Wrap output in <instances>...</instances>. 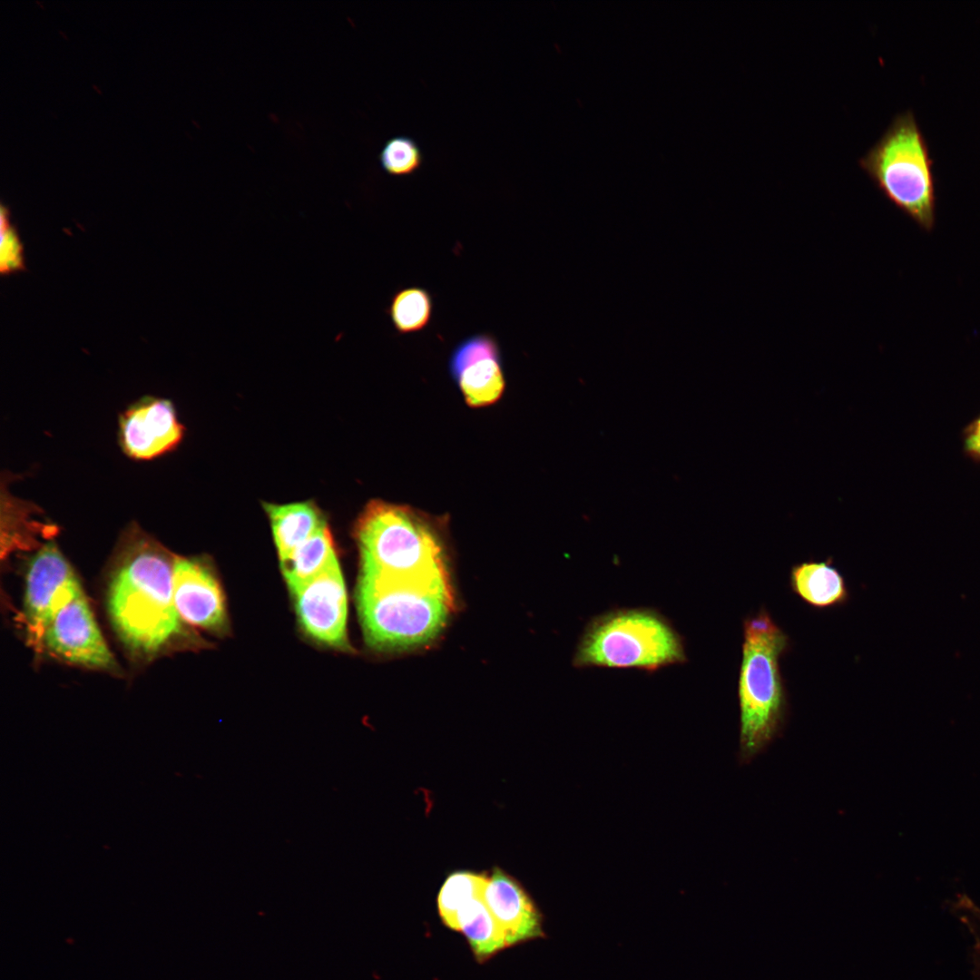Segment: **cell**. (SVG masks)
Segmentation results:
<instances>
[{
  "label": "cell",
  "mask_w": 980,
  "mask_h": 980,
  "mask_svg": "<svg viewBox=\"0 0 980 980\" xmlns=\"http://www.w3.org/2000/svg\"><path fill=\"white\" fill-rule=\"evenodd\" d=\"M1 250L0 270L8 275L24 270L23 245L18 233L10 221L9 211L1 206Z\"/></svg>",
  "instance_id": "cell-21"
},
{
  "label": "cell",
  "mask_w": 980,
  "mask_h": 980,
  "mask_svg": "<svg viewBox=\"0 0 980 980\" xmlns=\"http://www.w3.org/2000/svg\"><path fill=\"white\" fill-rule=\"evenodd\" d=\"M788 646L787 634L765 610L745 619L738 682L743 762L760 753L782 723L786 694L779 660Z\"/></svg>",
  "instance_id": "cell-4"
},
{
  "label": "cell",
  "mask_w": 980,
  "mask_h": 980,
  "mask_svg": "<svg viewBox=\"0 0 980 980\" xmlns=\"http://www.w3.org/2000/svg\"><path fill=\"white\" fill-rule=\"evenodd\" d=\"M483 898L505 935L507 947L544 936L543 916L522 885L495 867Z\"/></svg>",
  "instance_id": "cell-13"
},
{
  "label": "cell",
  "mask_w": 980,
  "mask_h": 980,
  "mask_svg": "<svg viewBox=\"0 0 980 980\" xmlns=\"http://www.w3.org/2000/svg\"><path fill=\"white\" fill-rule=\"evenodd\" d=\"M357 601L367 642L382 650L407 649L434 639L454 603L447 574L397 580L361 573Z\"/></svg>",
  "instance_id": "cell-2"
},
{
  "label": "cell",
  "mask_w": 980,
  "mask_h": 980,
  "mask_svg": "<svg viewBox=\"0 0 980 980\" xmlns=\"http://www.w3.org/2000/svg\"><path fill=\"white\" fill-rule=\"evenodd\" d=\"M790 586L804 602L816 608L838 605L848 597L844 578L831 560L794 565L790 572Z\"/></svg>",
  "instance_id": "cell-15"
},
{
  "label": "cell",
  "mask_w": 980,
  "mask_h": 980,
  "mask_svg": "<svg viewBox=\"0 0 980 980\" xmlns=\"http://www.w3.org/2000/svg\"><path fill=\"white\" fill-rule=\"evenodd\" d=\"M966 447L968 450L980 455V419L975 424L966 439Z\"/></svg>",
  "instance_id": "cell-22"
},
{
  "label": "cell",
  "mask_w": 980,
  "mask_h": 980,
  "mask_svg": "<svg viewBox=\"0 0 980 980\" xmlns=\"http://www.w3.org/2000/svg\"><path fill=\"white\" fill-rule=\"evenodd\" d=\"M456 931L466 937L479 964L507 948L505 935L483 897L465 904L456 914Z\"/></svg>",
  "instance_id": "cell-16"
},
{
  "label": "cell",
  "mask_w": 980,
  "mask_h": 980,
  "mask_svg": "<svg viewBox=\"0 0 980 980\" xmlns=\"http://www.w3.org/2000/svg\"><path fill=\"white\" fill-rule=\"evenodd\" d=\"M42 642L64 661L93 669H110L114 659L83 591L60 609L45 627Z\"/></svg>",
  "instance_id": "cell-8"
},
{
  "label": "cell",
  "mask_w": 980,
  "mask_h": 980,
  "mask_svg": "<svg viewBox=\"0 0 980 980\" xmlns=\"http://www.w3.org/2000/svg\"><path fill=\"white\" fill-rule=\"evenodd\" d=\"M338 561L331 532L326 524L281 562L290 589L313 579Z\"/></svg>",
  "instance_id": "cell-17"
},
{
  "label": "cell",
  "mask_w": 980,
  "mask_h": 980,
  "mask_svg": "<svg viewBox=\"0 0 980 980\" xmlns=\"http://www.w3.org/2000/svg\"><path fill=\"white\" fill-rule=\"evenodd\" d=\"M382 169L393 176H407L422 165L423 153L411 137L397 135L388 139L379 153Z\"/></svg>",
  "instance_id": "cell-20"
},
{
  "label": "cell",
  "mask_w": 980,
  "mask_h": 980,
  "mask_svg": "<svg viewBox=\"0 0 980 980\" xmlns=\"http://www.w3.org/2000/svg\"><path fill=\"white\" fill-rule=\"evenodd\" d=\"M172 588L181 620L207 630H218L224 625L226 610L221 587L202 564L174 557Z\"/></svg>",
  "instance_id": "cell-12"
},
{
  "label": "cell",
  "mask_w": 980,
  "mask_h": 980,
  "mask_svg": "<svg viewBox=\"0 0 980 980\" xmlns=\"http://www.w3.org/2000/svg\"><path fill=\"white\" fill-rule=\"evenodd\" d=\"M488 876L472 871H456L442 885L437 908L442 923L456 931L457 911L468 901L483 897Z\"/></svg>",
  "instance_id": "cell-19"
},
{
  "label": "cell",
  "mask_w": 980,
  "mask_h": 980,
  "mask_svg": "<svg viewBox=\"0 0 980 980\" xmlns=\"http://www.w3.org/2000/svg\"><path fill=\"white\" fill-rule=\"evenodd\" d=\"M108 589V612L132 650L153 653L181 630L172 588L174 557L135 524L127 530Z\"/></svg>",
  "instance_id": "cell-1"
},
{
  "label": "cell",
  "mask_w": 980,
  "mask_h": 980,
  "mask_svg": "<svg viewBox=\"0 0 980 980\" xmlns=\"http://www.w3.org/2000/svg\"><path fill=\"white\" fill-rule=\"evenodd\" d=\"M183 434L172 403L165 398H141L119 418L121 447L135 460H152L173 450Z\"/></svg>",
  "instance_id": "cell-10"
},
{
  "label": "cell",
  "mask_w": 980,
  "mask_h": 980,
  "mask_svg": "<svg viewBox=\"0 0 980 980\" xmlns=\"http://www.w3.org/2000/svg\"><path fill=\"white\" fill-rule=\"evenodd\" d=\"M299 620L314 639L346 647L348 599L338 561L291 591Z\"/></svg>",
  "instance_id": "cell-9"
},
{
  "label": "cell",
  "mask_w": 980,
  "mask_h": 980,
  "mask_svg": "<svg viewBox=\"0 0 980 980\" xmlns=\"http://www.w3.org/2000/svg\"><path fill=\"white\" fill-rule=\"evenodd\" d=\"M686 661L683 640L669 620L649 608L618 609L593 618L576 644L575 668L654 671Z\"/></svg>",
  "instance_id": "cell-5"
},
{
  "label": "cell",
  "mask_w": 980,
  "mask_h": 980,
  "mask_svg": "<svg viewBox=\"0 0 980 980\" xmlns=\"http://www.w3.org/2000/svg\"><path fill=\"white\" fill-rule=\"evenodd\" d=\"M388 315L395 330L402 335L423 330L433 314V299L421 287H407L397 291L391 299Z\"/></svg>",
  "instance_id": "cell-18"
},
{
  "label": "cell",
  "mask_w": 980,
  "mask_h": 980,
  "mask_svg": "<svg viewBox=\"0 0 980 980\" xmlns=\"http://www.w3.org/2000/svg\"><path fill=\"white\" fill-rule=\"evenodd\" d=\"M884 195L921 228L935 223V191L927 150L914 116H897L859 159Z\"/></svg>",
  "instance_id": "cell-6"
},
{
  "label": "cell",
  "mask_w": 980,
  "mask_h": 980,
  "mask_svg": "<svg viewBox=\"0 0 980 980\" xmlns=\"http://www.w3.org/2000/svg\"><path fill=\"white\" fill-rule=\"evenodd\" d=\"M354 532L361 573L398 580L447 574L442 545L430 523L407 505L372 500Z\"/></svg>",
  "instance_id": "cell-3"
},
{
  "label": "cell",
  "mask_w": 980,
  "mask_h": 980,
  "mask_svg": "<svg viewBox=\"0 0 980 980\" xmlns=\"http://www.w3.org/2000/svg\"><path fill=\"white\" fill-rule=\"evenodd\" d=\"M83 591L73 568L54 542L31 558L25 579L24 612L29 629L42 641L56 612Z\"/></svg>",
  "instance_id": "cell-7"
},
{
  "label": "cell",
  "mask_w": 980,
  "mask_h": 980,
  "mask_svg": "<svg viewBox=\"0 0 980 980\" xmlns=\"http://www.w3.org/2000/svg\"><path fill=\"white\" fill-rule=\"evenodd\" d=\"M280 562L312 536L326 521L318 506L309 501L290 504H264Z\"/></svg>",
  "instance_id": "cell-14"
},
{
  "label": "cell",
  "mask_w": 980,
  "mask_h": 980,
  "mask_svg": "<svg viewBox=\"0 0 980 980\" xmlns=\"http://www.w3.org/2000/svg\"><path fill=\"white\" fill-rule=\"evenodd\" d=\"M449 371L472 407L492 405L505 391L502 354L491 334H475L460 342L451 354Z\"/></svg>",
  "instance_id": "cell-11"
}]
</instances>
